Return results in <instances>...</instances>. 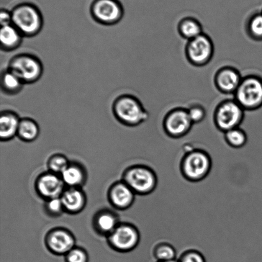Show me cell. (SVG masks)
Masks as SVG:
<instances>
[{
    "label": "cell",
    "instance_id": "cell-12",
    "mask_svg": "<svg viewBox=\"0 0 262 262\" xmlns=\"http://www.w3.org/2000/svg\"><path fill=\"white\" fill-rule=\"evenodd\" d=\"M243 78L237 68L230 66H223L215 73L214 86L221 93L234 94Z\"/></svg>",
    "mask_w": 262,
    "mask_h": 262
},
{
    "label": "cell",
    "instance_id": "cell-32",
    "mask_svg": "<svg viewBox=\"0 0 262 262\" xmlns=\"http://www.w3.org/2000/svg\"><path fill=\"white\" fill-rule=\"evenodd\" d=\"M0 23L2 27L12 24V14L7 10H2L0 14Z\"/></svg>",
    "mask_w": 262,
    "mask_h": 262
},
{
    "label": "cell",
    "instance_id": "cell-16",
    "mask_svg": "<svg viewBox=\"0 0 262 262\" xmlns=\"http://www.w3.org/2000/svg\"><path fill=\"white\" fill-rule=\"evenodd\" d=\"M60 198L66 212L78 214L86 205V196L83 192L76 187H69L61 195Z\"/></svg>",
    "mask_w": 262,
    "mask_h": 262
},
{
    "label": "cell",
    "instance_id": "cell-9",
    "mask_svg": "<svg viewBox=\"0 0 262 262\" xmlns=\"http://www.w3.org/2000/svg\"><path fill=\"white\" fill-rule=\"evenodd\" d=\"M193 126L190 119L187 109L183 107L174 108L166 113L163 120V128L167 136L179 139L188 134Z\"/></svg>",
    "mask_w": 262,
    "mask_h": 262
},
{
    "label": "cell",
    "instance_id": "cell-11",
    "mask_svg": "<svg viewBox=\"0 0 262 262\" xmlns=\"http://www.w3.org/2000/svg\"><path fill=\"white\" fill-rule=\"evenodd\" d=\"M91 12L94 19L104 26L116 25L123 17L122 7L115 0H97Z\"/></svg>",
    "mask_w": 262,
    "mask_h": 262
},
{
    "label": "cell",
    "instance_id": "cell-20",
    "mask_svg": "<svg viewBox=\"0 0 262 262\" xmlns=\"http://www.w3.org/2000/svg\"><path fill=\"white\" fill-rule=\"evenodd\" d=\"M94 223L97 232L107 235L111 234L119 225L116 215L108 210L99 212L95 217Z\"/></svg>",
    "mask_w": 262,
    "mask_h": 262
},
{
    "label": "cell",
    "instance_id": "cell-28",
    "mask_svg": "<svg viewBox=\"0 0 262 262\" xmlns=\"http://www.w3.org/2000/svg\"><path fill=\"white\" fill-rule=\"evenodd\" d=\"M187 112H188L190 119L191 120L193 125L199 124L204 122L206 117L207 112L205 107L202 105L198 104H194L190 105Z\"/></svg>",
    "mask_w": 262,
    "mask_h": 262
},
{
    "label": "cell",
    "instance_id": "cell-8",
    "mask_svg": "<svg viewBox=\"0 0 262 262\" xmlns=\"http://www.w3.org/2000/svg\"><path fill=\"white\" fill-rule=\"evenodd\" d=\"M214 54V45L212 38L206 33L187 41L185 55L191 65L197 68L207 66Z\"/></svg>",
    "mask_w": 262,
    "mask_h": 262
},
{
    "label": "cell",
    "instance_id": "cell-17",
    "mask_svg": "<svg viewBox=\"0 0 262 262\" xmlns=\"http://www.w3.org/2000/svg\"><path fill=\"white\" fill-rule=\"evenodd\" d=\"M20 118L12 110H3L0 115V138L2 141L12 139L17 136Z\"/></svg>",
    "mask_w": 262,
    "mask_h": 262
},
{
    "label": "cell",
    "instance_id": "cell-18",
    "mask_svg": "<svg viewBox=\"0 0 262 262\" xmlns=\"http://www.w3.org/2000/svg\"><path fill=\"white\" fill-rule=\"evenodd\" d=\"M23 36L12 24L2 27L0 30L1 49L4 51H12L21 45Z\"/></svg>",
    "mask_w": 262,
    "mask_h": 262
},
{
    "label": "cell",
    "instance_id": "cell-2",
    "mask_svg": "<svg viewBox=\"0 0 262 262\" xmlns=\"http://www.w3.org/2000/svg\"><path fill=\"white\" fill-rule=\"evenodd\" d=\"M180 171L185 179L192 183L204 180L211 171L212 158L206 151L193 149L187 151L180 162Z\"/></svg>",
    "mask_w": 262,
    "mask_h": 262
},
{
    "label": "cell",
    "instance_id": "cell-25",
    "mask_svg": "<svg viewBox=\"0 0 262 262\" xmlns=\"http://www.w3.org/2000/svg\"><path fill=\"white\" fill-rule=\"evenodd\" d=\"M226 143L231 148L241 149L248 142V135L245 131L240 127L233 128L224 133Z\"/></svg>",
    "mask_w": 262,
    "mask_h": 262
},
{
    "label": "cell",
    "instance_id": "cell-4",
    "mask_svg": "<svg viewBox=\"0 0 262 262\" xmlns=\"http://www.w3.org/2000/svg\"><path fill=\"white\" fill-rule=\"evenodd\" d=\"M234 99L245 111H254L262 107V78L250 74L243 77L235 92Z\"/></svg>",
    "mask_w": 262,
    "mask_h": 262
},
{
    "label": "cell",
    "instance_id": "cell-24",
    "mask_svg": "<svg viewBox=\"0 0 262 262\" xmlns=\"http://www.w3.org/2000/svg\"><path fill=\"white\" fill-rule=\"evenodd\" d=\"M246 34L255 41H262V12L250 15L245 25Z\"/></svg>",
    "mask_w": 262,
    "mask_h": 262
},
{
    "label": "cell",
    "instance_id": "cell-6",
    "mask_svg": "<svg viewBox=\"0 0 262 262\" xmlns=\"http://www.w3.org/2000/svg\"><path fill=\"white\" fill-rule=\"evenodd\" d=\"M123 179L136 194L141 196L152 193L158 184L156 172L144 165L131 166L125 171Z\"/></svg>",
    "mask_w": 262,
    "mask_h": 262
},
{
    "label": "cell",
    "instance_id": "cell-13",
    "mask_svg": "<svg viewBox=\"0 0 262 262\" xmlns=\"http://www.w3.org/2000/svg\"><path fill=\"white\" fill-rule=\"evenodd\" d=\"M46 243L51 253L57 255H66L74 248L75 238L69 231L63 228H56L48 233Z\"/></svg>",
    "mask_w": 262,
    "mask_h": 262
},
{
    "label": "cell",
    "instance_id": "cell-27",
    "mask_svg": "<svg viewBox=\"0 0 262 262\" xmlns=\"http://www.w3.org/2000/svg\"><path fill=\"white\" fill-rule=\"evenodd\" d=\"M69 163L65 156L56 155L52 156L48 162V168L51 173L61 174L69 166Z\"/></svg>",
    "mask_w": 262,
    "mask_h": 262
},
{
    "label": "cell",
    "instance_id": "cell-34",
    "mask_svg": "<svg viewBox=\"0 0 262 262\" xmlns=\"http://www.w3.org/2000/svg\"></svg>",
    "mask_w": 262,
    "mask_h": 262
},
{
    "label": "cell",
    "instance_id": "cell-23",
    "mask_svg": "<svg viewBox=\"0 0 262 262\" xmlns=\"http://www.w3.org/2000/svg\"><path fill=\"white\" fill-rule=\"evenodd\" d=\"M64 184L69 187H76L81 186L85 180V174L81 167L77 164H69L68 168L60 174Z\"/></svg>",
    "mask_w": 262,
    "mask_h": 262
},
{
    "label": "cell",
    "instance_id": "cell-10",
    "mask_svg": "<svg viewBox=\"0 0 262 262\" xmlns=\"http://www.w3.org/2000/svg\"><path fill=\"white\" fill-rule=\"evenodd\" d=\"M140 241V234L137 228L128 223L118 225L108 235L111 247L119 252L126 253L135 250Z\"/></svg>",
    "mask_w": 262,
    "mask_h": 262
},
{
    "label": "cell",
    "instance_id": "cell-15",
    "mask_svg": "<svg viewBox=\"0 0 262 262\" xmlns=\"http://www.w3.org/2000/svg\"><path fill=\"white\" fill-rule=\"evenodd\" d=\"M135 192L124 182L113 185L109 191V199L113 206L117 209L125 210L133 204Z\"/></svg>",
    "mask_w": 262,
    "mask_h": 262
},
{
    "label": "cell",
    "instance_id": "cell-26",
    "mask_svg": "<svg viewBox=\"0 0 262 262\" xmlns=\"http://www.w3.org/2000/svg\"><path fill=\"white\" fill-rule=\"evenodd\" d=\"M153 255L157 261H169L176 260L177 253L171 244L162 242L154 246Z\"/></svg>",
    "mask_w": 262,
    "mask_h": 262
},
{
    "label": "cell",
    "instance_id": "cell-33",
    "mask_svg": "<svg viewBox=\"0 0 262 262\" xmlns=\"http://www.w3.org/2000/svg\"><path fill=\"white\" fill-rule=\"evenodd\" d=\"M156 262H179L178 260H169V261H157Z\"/></svg>",
    "mask_w": 262,
    "mask_h": 262
},
{
    "label": "cell",
    "instance_id": "cell-19",
    "mask_svg": "<svg viewBox=\"0 0 262 262\" xmlns=\"http://www.w3.org/2000/svg\"><path fill=\"white\" fill-rule=\"evenodd\" d=\"M177 31L179 35L187 41L193 39L204 33L202 23L192 17L182 18L177 25Z\"/></svg>",
    "mask_w": 262,
    "mask_h": 262
},
{
    "label": "cell",
    "instance_id": "cell-1",
    "mask_svg": "<svg viewBox=\"0 0 262 262\" xmlns=\"http://www.w3.org/2000/svg\"><path fill=\"white\" fill-rule=\"evenodd\" d=\"M112 112L115 119L126 127H138L149 117L148 112L140 100L129 94L120 95L114 100Z\"/></svg>",
    "mask_w": 262,
    "mask_h": 262
},
{
    "label": "cell",
    "instance_id": "cell-31",
    "mask_svg": "<svg viewBox=\"0 0 262 262\" xmlns=\"http://www.w3.org/2000/svg\"><path fill=\"white\" fill-rule=\"evenodd\" d=\"M66 262H89V255L85 250L74 247L65 255Z\"/></svg>",
    "mask_w": 262,
    "mask_h": 262
},
{
    "label": "cell",
    "instance_id": "cell-30",
    "mask_svg": "<svg viewBox=\"0 0 262 262\" xmlns=\"http://www.w3.org/2000/svg\"><path fill=\"white\" fill-rule=\"evenodd\" d=\"M177 260L179 262H207L204 255L194 249L184 251Z\"/></svg>",
    "mask_w": 262,
    "mask_h": 262
},
{
    "label": "cell",
    "instance_id": "cell-22",
    "mask_svg": "<svg viewBox=\"0 0 262 262\" xmlns=\"http://www.w3.org/2000/svg\"><path fill=\"white\" fill-rule=\"evenodd\" d=\"M24 84L9 69H5L1 74V89L4 94L14 96L22 91Z\"/></svg>",
    "mask_w": 262,
    "mask_h": 262
},
{
    "label": "cell",
    "instance_id": "cell-29",
    "mask_svg": "<svg viewBox=\"0 0 262 262\" xmlns=\"http://www.w3.org/2000/svg\"><path fill=\"white\" fill-rule=\"evenodd\" d=\"M45 208L46 212L53 217L59 216L65 211L60 197L47 200Z\"/></svg>",
    "mask_w": 262,
    "mask_h": 262
},
{
    "label": "cell",
    "instance_id": "cell-14",
    "mask_svg": "<svg viewBox=\"0 0 262 262\" xmlns=\"http://www.w3.org/2000/svg\"><path fill=\"white\" fill-rule=\"evenodd\" d=\"M64 184L61 176L53 173L41 174L36 182V189L41 197L46 200L60 197L64 192Z\"/></svg>",
    "mask_w": 262,
    "mask_h": 262
},
{
    "label": "cell",
    "instance_id": "cell-3",
    "mask_svg": "<svg viewBox=\"0 0 262 262\" xmlns=\"http://www.w3.org/2000/svg\"><path fill=\"white\" fill-rule=\"evenodd\" d=\"M7 69L17 76L23 84H32L42 77L43 67L37 56L28 53L17 54L10 59Z\"/></svg>",
    "mask_w": 262,
    "mask_h": 262
},
{
    "label": "cell",
    "instance_id": "cell-21",
    "mask_svg": "<svg viewBox=\"0 0 262 262\" xmlns=\"http://www.w3.org/2000/svg\"><path fill=\"white\" fill-rule=\"evenodd\" d=\"M40 129L37 123L30 117L21 118L18 128L17 136L25 142H33L39 135Z\"/></svg>",
    "mask_w": 262,
    "mask_h": 262
},
{
    "label": "cell",
    "instance_id": "cell-7",
    "mask_svg": "<svg viewBox=\"0 0 262 262\" xmlns=\"http://www.w3.org/2000/svg\"><path fill=\"white\" fill-rule=\"evenodd\" d=\"M245 110L233 99H225L218 104L213 114V120L217 129L225 133L240 127L245 116Z\"/></svg>",
    "mask_w": 262,
    "mask_h": 262
},
{
    "label": "cell",
    "instance_id": "cell-5",
    "mask_svg": "<svg viewBox=\"0 0 262 262\" xmlns=\"http://www.w3.org/2000/svg\"><path fill=\"white\" fill-rule=\"evenodd\" d=\"M12 14V25L23 37L37 35L43 28V18L38 9L30 5L15 8Z\"/></svg>",
    "mask_w": 262,
    "mask_h": 262
}]
</instances>
